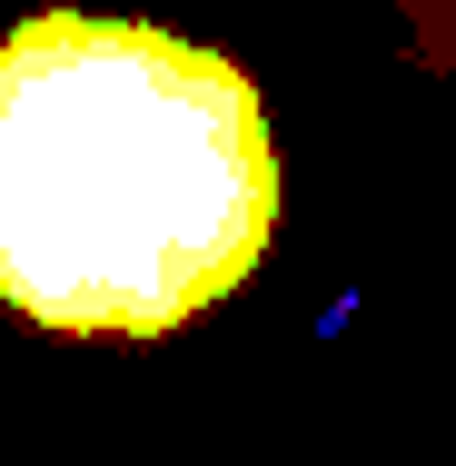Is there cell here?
<instances>
[{
	"label": "cell",
	"mask_w": 456,
	"mask_h": 466,
	"mask_svg": "<svg viewBox=\"0 0 456 466\" xmlns=\"http://www.w3.org/2000/svg\"><path fill=\"white\" fill-rule=\"evenodd\" d=\"M278 228L269 109L238 60L149 20L40 10L0 40V298L40 328L159 338Z\"/></svg>",
	"instance_id": "1"
}]
</instances>
